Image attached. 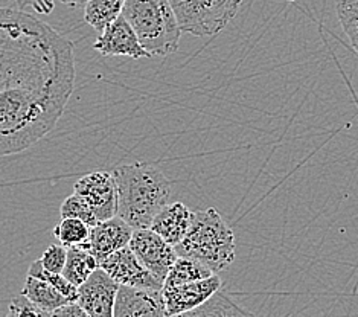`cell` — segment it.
<instances>
[{"instance_id":"obj_15","label":"cell","mask_w":358,"mask_h":317,"mask_svg":"<svg viewBox=\"0 0 358 317\" xmlns=\"http://www.w3.org/2000/svg\"><path fill=\"white\" fill-rule=\"evenodd\" d=\"M22 295L27 296L34 305L40 307L41 310L48 313H54L58 308L72 304L71 299H67L64 295L59 293L49 282L29 275L27 276V281H24Z\"/></svg>"},{"instance_id":"obj_24","label":"cell","mask_w":358,"mask_h":317,"mask_svg":"<svg viewBox=\"0 0 358 317\" xmlns=\"http://www.w3.org/2000/svg\"><path fill=\"white\" fill-rule=\"evenodd\" d=\"M6 317H52V313L41 310L40 307L34 305L27 296L19 295L11 299Z\"/></svg>"},{"instance_id":"obj_3","label":"cell","mask_w":358,"mask_h":317,"mask_svg":"<svg viewBox=\"0 0 358 317\" xmlns=\"http://www.w3.org/2000/svg\"><path fill=\"white\" fill-rule=\"evenodd\" d=\"M176 252L178 256L197 260L218 273L235 261V234L217 209L192 212L189 230L182 243L176 246Z\"/></svg>"},{"instance_id":"obj_7","label":"cell","mask_w":358,"mask_h":317,"mask_svg":"<svg viewBox=\"0 0 358 317\" xmlns=\"http://www.w3.org/2000/svg\"><path fill=\"white\" fill-rule=\"evenodd\" d=\"M129 246L145 267L162 282H165L173 264L178 258L176 247L152 232L150 227L134 229Z\"/></svg>"},{"instance_id":"obj_5","label":"cell","mask_w":358,"mask_h":317,"mask_svg":"<svg viewBox=\"0 0 358 317\" xmlns=\"http://www.w3.org/2000/svg\"><path fill=\"white\" fill-rule=\"evenodd\" d=\"M182 32L214 37L235 19L243 0H169Z\"/></svg>"},{"instance_id":"obj_16","label":"cell","mask_w":358,"mask_h":317,"mask_svg":"<svg viewBox=\"0 0 358 317\" xmlns=\"http://www.w3.org/2000/svg\"><path fill=\"white\" fill-rule=\"evenodd\" d=\"M99 267V262L83 246L67 247V258L62 275L75 287L83 286L93 272Z\"/></svg>"},{"instance_id":"obj_28","label":"cell","mask_w":358,"mask_h":317,"mask_svg":"<svg viewBox=\"0 0 358 317\" xmlns=\"http://www.w3.org/2000/svg\"><path fill=\"white\" fill-rule=\"evenodd\" d=\"M59 2L71 8H80V6H86L89 0H59Z\"/></svg>"},{"instance_id":"obj_25","label":"cell","mask_w":358,"mask_h":317,"mask_svg":"<svg viewBox=\"0 0 358 317\" xmlns=\"http://www.w3.org/2000/svg\"><path fill=\"white\" fill-rule=\"evenodd\" d=\"M66 258H67V247H64L63 244H54V246H49L45 251V253L41 255L40 262L49 272L62 273L64 269Z\"/></svg>"},{"instance_id":"obj_17","label":"cell","mask_w":358,"mask_h":317,"mask_svg":"<svg viewBox=\"0 0 358 317\" xmlns=\"http://www.w3.org/2000/svg\"><path fill=\"white\" fill-rule=\"evenodd\" d=\"M212 275H215V273L203 262L194 258H187V256H178L176 262L173 264L171 270L168 273V276L164 282V287L182 286L187 284V282L210 278Z\"/></svg>"},{"instance_id":"obj_10","label":"cell","mask_w":358,"mask_h":317,"mask_svg":"<svg viewBox=\"0 0 358 317\" xmlns=\"http://www.w3.org/2000/svg\"><path fill=\"white\" fill-rule=\"evenodd\" d=\"M119 284L107 272L98 267L78 287V304L90 317H113Z\"/></svg>"},{"instance_id":"obj_27","label":"cell","mask_w":358,"mask_h":317,"mask_svg":"<svg viewBox=\"0 0 358 317\" xmlns=\"http://www.w3.org/2000/svg\"><path fill=\"white\" fill-rule=\"evenodd\" d=\"M52 317H90V316L84 311L78 304L72 302V304H67L62 308H58V310H55L52 313Z\"/></svg>"},{"instance_id":"obj_29","label":"cell","mask_w":358,"mask_h":317,"mask_svg":"<svg viewBox=\"0 0 358 317\" xmlns=\"http://www.w3.org/2000/svg\"><path fill=\"white\" fill-rule=\"evenodd\" d=\"M174 317H187L186 314H180V316H174Z\"/></svg>"},{"instance_id":"obj_18","label":"cell","mask_w":358,"mask_h":317,"mask_svg":"<svg viewBox=\"0 0 358 317\" xmlns=\"http://www.w3.org/2000/svg\"><path fill=\"white\" fill-rule=\"evenodd\" d=\"M125 0H89L84 6V20L96 32L104 31L122 14Z\"/></svg>"},{"instance_id":"obj_6","label":"cell","mask_w":358,"mask_h":317,"mask_svg":"<svg viewBox=\"0 0 358 317\" xmlns=\"http://www.w3.org/2000/svg\"><path fill=\"white\" fill-rule=\"evenodd\" d=\"M99 267L107 272L110 278L115 279L119 286L143 290L164 288V282L145 267L130 246H125L115 253L108 255L107 258L99 262Z\"/></svg>"},{"instance_id":"obj_19","label":"cell","mask_w":358,"mask_h":317,"mask_svg":"<svg viewBox=\"0 0 358 317\" xmlns=\"http://www.w3.org/2000/svg\"><path fill=\"white\" fill-rule=\"evenodd\" d=\"M185 314L187 317H255L252 313L244 310L240 305H236L221 290L217 291L209 301Z\"/></svg>"},{"instance_id":"obj_8","label":"cell","mask_w":358,"mask_h":317,"mask_svg":"<svg viewBox=\"0 0 358 317\" xmlns=\"http://www.w3.org/2000/svg\"><path fill=\"white\" fill-rule=\"evenodd\" d=\"M75 192L86 199L98 221L117 216V190L113 173L93 171L75 183Z\"/></svg>"},{"instance_id":"obj_26","label":"cell","mask_w":358,"mask_h":317,"mask_svg":"<svg viewBox=\"0 0 358 317\" xmlns=\"http://www.w3.org/2000/svg\"><path fill=\"white\" fill-rule=\"evenodd\" d=\"M10 2L17 5L19 10L32 8V10L38 14H49L52 13L55 8V0H10Z\"/></svg>"},{"instance_id":"obj_4","label":"cell","mask_w":358,"mask_h":317,"mask_svg":"<svg viewBox=\"0 0 358 317\" xmlns=\"http://www.w3.org/2000/svg\"><path fill=\"white\" fill-rule=\"evenodd\" d=\"M122 15L151 57H165L178 49L182 29L169 0H125Z\"/></svg>"},{"instance_id":"obj_23","label":"cell","mask_w":358,"mask_h":317,"mask_svg":"<svg viewBox=\"0 0 358 317\" xmlns=\"http://www.w3.org/2000/svg\"><path fill=\"white\" fill-rule=\"evenodd\" d=\"M59 216H62V218L83 220L89 227L98 225V218L95 217V213H93L86 199L76 192L67 197V199L63 202L62 208H59Z\"/></svg>"},{"instance_id":"obj_20","label":"cell","mask_w":358,"mask_h":317,"mask_svg":"<svg viewBox=\"0 0 358 317\" xmlns=\"http://www.w3.org/2000/svg\"><path fill=\"white\" fill-rule=\"evenodd\" d=\"M89 234L90 227L78 218H62V221L54 227V237L64 247L83 246L87 241Z\"/></svg>"},{"instance_id":"obj_22","label":"cell","mask_w":358,"mask_h":317,"mask_svg":"<svg viewBox=\"0 0 358 317\" xmlns=\"http://www.w3.org/2000/svg\"><path fill=\"white\" fill-rule=\"evenodd\" d=\"M28 275L34 276V278H40V279L49 282V284L52 286V287H55L59 291V293L64 295L67 299H71L72 302H76V297H78V287H75L73 284H71V282L67 281L62 275V273H54V272L46 270L43 265H41L40 260L34 261L29 265Z\"/></svg>"},{"instance_id":"obj_2","label":"cell","mask_w":358,"mask_h":317,"mask_svg":"<svg viewBox=\"0 0 358 317\" xmlns=\"http://www.w3.org/2000/svg\"><path fill=\"white\" fill-rule=\"evenodd\" d=\"M117 190V216L133 229H147L159 211L166 206L171 182L160 169L141 164L122 165L113 171Z\"/></svg>"},{"instance_id":"obj_9","label":"cell","mask_w":358,"mask_h":317,"mask_svg":"<svg viewBox=\"0 0 358 317\" xmlns=\"http://www.w3.org/2000/svg\"><path fill=\"white\" fill-rule=\"evenodd\" d=\"M221 286L223 282L215 273L210 278L201 281L187 282V284L176 287H164L162 295H164L166 316L174 317L195 310L220 291Z\"/></svg>"},{"instance_id":"obj_14","label":"cell","mask_w":358,"mask_h":317,"mask_svg":"<svg viewBox=\"0 0 358 317\" xmlns=\"http://www.w3.org/2000/svg\"><path fill=\"white\" fill-rule=\"evenodd\" d=\"M192 221V212L183 203H171L159 211L152 220L150 229L171 246L182 243V239L189 230Z\"/></svg>"},{"instance_id":"obj_21","label":"cell","mask_w":358,"mask_h":317,"mask_svg":"<svg viewBox=\"0 0 358 317\" xmlns=\"http://www.w3.org/2000/svg\"><path fill=\"white\" fill-rule=\"evenodd\" d=\"M337 15L358 57V0H337Z\"/></svg>"},{"instance_id":"obj_11","label":"cell","mask_w":358,"mask_h":317,"mask_svg":"<svg viewBox=\"0 0 358 317\" xmlns=\"http://www.w3.org/2000/svg\"><path fill=\"white\" fill-rule=\"evenodd\" d=\"M93 48L104 57L122 55L134 59L151 58V54H148L143 49L134 29L125 20L122 14L101 32V36L96 38Z\"/></svg>"},{"instance_id":"obj_1","label":"cell","mask_w":358,"mask_h":317,"mask_svg":"<svg viewBox=\"0 0 358 317\" xmlns=\"http://www.w3.org/2000/svg\"><path fill=\"white\" fill-rule=\"evenodd\" d=\"M73 84L72 43L31 14L0 8V157L52 132Z\"/></svg>"},{"instance_id":"obj_12","label":"cell","mask_w":358,"mask_h":317,"mask_svg":"<svg viewBox=\"0 0 358 317\" xmlns=\"http://www.w3.org/2000/svg\"><path fill=\"white\" fill-rule=\"evenodd\" d=\"M113 317H168L162 290L119 286Z\"/></svg>"},{"instance_id":"obj_13","label":"cell","mask_w":358,"mask_h":317,"mask_svg":"<svg viewBox=\"0 0 358 317\" xmlns=\"http://www.w3.org/2000/svg\"><path fill=\"white\" fill-rule=\"evenodd\" d=\"M133 227L116 216L110 220L98 221V225L90 227L87 241L83 244L90 253L101 262L108 255L115 253L119 248L130 244Z\"/></svg>"}]
</instances>
